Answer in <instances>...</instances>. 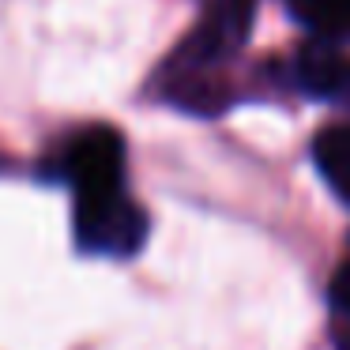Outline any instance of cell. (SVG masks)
Returning <instances> with one entry per match:
<instances>
[{
  "label": "cell",
  "instance_id": "6da1fadb",
  "mask_svg": "<svg viewBox=\"0 0 350 350\" xmlns=\"http://www.w3.org/2000/svg\"><path fill=\"white\" fill-rule=\"evenodd\" d=\"M151 222L147 211L124 189L76 196V245L98 256H136L144 249Z\"/></svg>",
  "mask_w": 350,
  "mask_h": 350
},
{
  "label": "cell",
  "instance_id": "7a4b0ae2",
  "mask_svg": "<svg viewBox=\"0 0 350 350\" xmlns=\"http://www.w3.org/2000/svg\"><path fill=\"white\" fill-rule=\"evenodd\" d=\"M61 174L76 196L124 189V139L106 124L79 132L61 154Z\"/></svg>",
  "mask_w": 350,
  "mask_h": 350
},
{
  "label": "cell",
  "instance_id": "3957f363",
  "mask_svg": "<svg viewBox=\"0 0 350 350\" xmlns=\"http://www.w3.org/2000/svg\"><path fill=\"white\" fill-rule=\"evenodd\" d=\"M297 83L301 91L317 94V98H332L347 87V64L339 61V53L332 49L327 38H312L297 53Z\"/></svg>",
  "mask_w": 350,
  "mask_h": 350
},
{
  "label": "cell",
  "instance_id": "277c9868",
  "mask_svg": "<svg viewBox=\"0 0 350 350\" xmlns=\"http://www.w3.org/2000/svg\"><path fill=\"white\" fill-rule=\"evenodd\" d=\"M312 162L332 192L350 204V124H327L312 139Z\"/></svg>",
  "mask_w": 350,
  "mask_h": 350
},
{
  "label": "cell",
  "instance_id": "5b68a950",
  "mask_svg": "<svg viewBox=\"0 0 350 350\" xmlns=\"http://www.w3.org/2000/svg\"><path fill=\"white\" fill-rule=\"evenodd\" d=\"M286 4L317 38H350V0H286Z\"/></svg>",
  "mask_w": 350,
  "mask_h": 350
},
{
  "label": "cell",
  "instance_id": "8992f818",
  "mask_svg": "<svg viewBox=\"0 0 350 350\" xmlns=\"http://www.w3.org/2000/svg\"><path fill=\"white\" fill-rule=\"evenodd\" d=\"M332 301H335V309L350 312V260L335 271V279H332Z\"/></svg>",
  "mask_w": 350,
  "mask_h": 350
},
{
  "label": "cell",
  "instance_id": "52a82bcc",
  "mask_svg": "<svg viewBox=\"0 0 350 350\" xmlns=\"http://www.w3.org/2000/svg\"><path fill=\"white\" fill-rule=\"evenodd\" d=\"M335 350H350V335H342V339L335 342Z\"/></svg>",
  "mask_w": 350,
  "mask_h": 350
}]
</instances>
